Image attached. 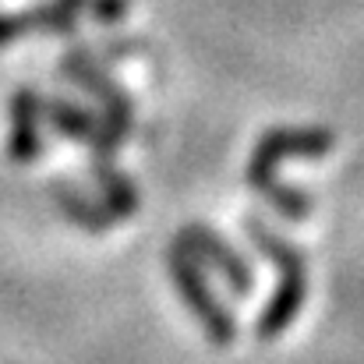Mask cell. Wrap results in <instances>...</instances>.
I'll list each match as a JSON object with an SVG mask.
<instances>
[{
  "mask_svg": "<svg viewBox=\"0 0 364 364\" xmlns=\"http://www.w3.org/2000/svg\"><path fill=\"white\" fill-rule=\"evenodd\" d=\"M333 145H336V138L326 127H276V131L258 138V145H255V152L247 159V173L244 177L287 220H304L311 213V198L301 188L279 184L276 181V166L283 159H297V156H308V159L326 156V152H333Z\"/></svg>",
  "mask_w": 364,
  "mask_h": 364,
  "instance_id": "obj_1",
  "label": "cell"
},
{
  "mask_svg": "<svg viewBox=\"0 0 364 364\" xmlns=\"http://www.w3.org/2000/svg\"><path fill=\"white\" fill-rule=\"evenodd\" d=\"M244 234L255 241V247L279 272V287H276L272 301L265 304V311L255 322V336L258 340H276L279 333H287L297 322V315L304 308V297H308V265H304V258H301V251L294 244L283 241L272 227H265L255 216L244 220Z\"/></svg>",
  "mask_w": 364,
  "mask_h": 364,
  "instance_id": "obj_2",
  "label": "cell"
},
{
  "mask_svg": "<svg viewBox=\"0 0 364 364\" xmlns=\"http://www.w3.org/2000/svg\"><path fill=\"white\" fill-rule=\"evenodd\" d=\"M166 269H170L173 287L181 290L184 304L191 308V315L198 318V326L209 333V340H213L216 347H230L234 336H237V326H234L230 311L220 304V297L209 290L202 265H198L184 247H170V251H166Z\"/></svg>",
  "mask_w": 364,
  "mask_h": 364,
  "instance_id": "obj_3",
  "label": "cell"
},
{
  "mask_svg": "<svg viewBox=\"0 0 364 364\" xmlns=\"http://www.w3.org/2000/svg\"><path fill=\"white\" fill-rule=\"evenodd\" d=\"M177 247H184L202 269H213L227 279V287L237 294V297H247L251 294V269L241 255L223 241L216 230L202 227V223H188L177 237Z\"/></svg>",
  "mask_w": 364,
  "mask_h": 364,
  "instance_id": "obj_4",
  "label": "cell"
},
{
  "mask_svg": "<svg viewBox=\"0 0 364 364\" xmlns=\"http://www.w3.org/2000/svg\"><path fill=\"white\" fill-rule=\"evenodd\" d=\"M43 121H50L60 134H68V138L89 145V149L96 152V159H110V152L121 149L124 134H117L107 121L85 114L82 107H75V103H68V100H43Z\"/></svg>",
  "mask_w": 364,
  "mask_h": 364,
  "instance_id": "obj_5",
  "label": "cell"
},
{
  "mask_svg": "<svg viewBox=\"0 0 364 364\" xmlns=\"http://www.w3.org/2000/svg\"><path fill=\"white\" fill-rule=\"evenodd\" d=\"M64 71L85 89V92H92L96 100H100V107H103V121L110 124L117 134H127L131 131V100L124 96L121 89L89 60V57H82V53H71L68 57V64H64Z\"/></svg>",
  "mask_w": 364,
  "mask_h": 364,
  "instance_id": "obj_6",
  "label": "cell"
},
{
  "mask_svg": "<svg viewBox=\"0 0 364 364\" xmlns=\"http://www.w3.org/2000/svg\"><path fill=\"white\" fill-rule=\"evenodd\" d=\"M43 96L36 89H18L11 96V134H7V156L14 163H32L43 156Z\"/></svg>",
  "mask_w": 364,
  "mask_h": 364,
  "instance_id": "obj_7",
  "label": "cell"
},
{
  "mask_svg": "<svg viewBox=\"0 0 364 364\" xmlns=\"http://www.w3.org/2000/svg\"><path fill=\"white\" fill-rule=\"evenodd\" d=\"M92 173H96V184H100V198L114 213V220H124L138 209V188L124 177L121 170L110 166V159H96Z\"/></svg>",
  "mask_w": 364,
  "mask_h": 364,
  "instance_id": "obj_8",
  "label": "cell"
},
{
  "mask_svg": "<svg viewBox=\"0 0 364 364\" xmlns=\"http://www.w3.org/2000/svg\"><path fill=\"white\" fill-rule=\"evenodd\" d=\"M53 195H57V205H60V213H64L71 223H78L82 230L103 234V230L114 223V213H110L103 202H92V198H85V195H82V191H75L71 184H60V188H53Z\"/></svg>",
  "mask_w": 364,
  "mask_h": 364,
  "instance_id": "obj_9",
  "label": "cell"
},
{
  "mask_svg": "<svg viewBox=\"0 0 364 364\" xmlns=\"http://www.w3.org/2000/svg\"><path fill=\"white\" fill-rule=\"evenodd\" d=\"M89 7V0H50L43 7H32L25 11V21H28V32H71L78 14Z\"/></svg>",
  "mask_w": 364,
  "mask_h": 364,
  "instance_id": "obj_10",
  "label": "cell"
},
{
  "mask_svg": "<svg viewBox=\"0 0 364 364\" xmlns=\"http://www.w3.org/2000/svg\"><path fill=\"white\" fill-rule=\"evenodd\" d=\"M127 7H131L127 0H92V18L100 25H114V21H124Z\"/></svg>",
  "mask_w": 364,
  "mask_h": 364,
  "instance_id": "obj_11",
  "label": "cell"
},
{
  "mask_svg": "<svg viewBox=\"0 0 364 364\" xmlns=\"http://www.w3.org/2000/svg\"><path fill=\"white\" fill-rule=\"evenodd\" d=\"M28 32V21H25V11L21 14H0V46L21 39Z\"/></svg>",
  "mask_w": 364,
  "mask_h": 364,
  "instance_id": "obj_12",
  "label": "cell"
}]
</instances>
